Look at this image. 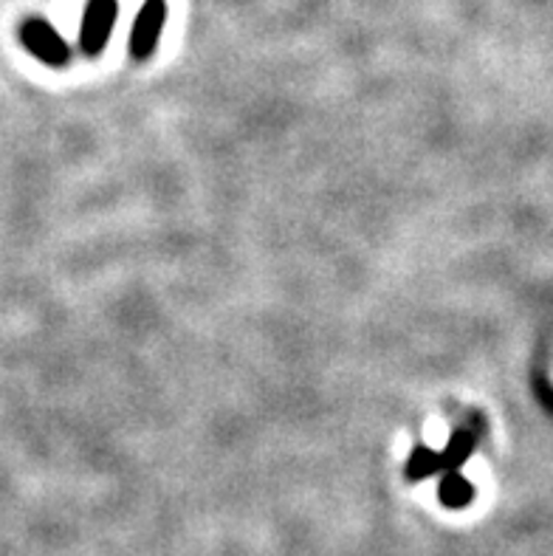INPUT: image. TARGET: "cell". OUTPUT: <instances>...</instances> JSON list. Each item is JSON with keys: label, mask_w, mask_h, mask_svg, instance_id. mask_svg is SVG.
Masks as SVG:
<instances>
[{"label": "cell", "mask_w": 553, "mask_h": 556, "mask_svg": "<svg viewBox=\"0 0 553 556\" xmlns=\"http://www.w3.org/2000/svg\"><path fill=\"white\" fill-rule=\"evenodd\" d=\"M21 40L40 63L51 65V68H63V65H68V42L60 37V31H56L51 23L40 21V17H28L21 26Z\"/></svg>", "instance_id": "cell-1"}, {"label": "cell", "mask_w": 553, "mask_h": 556, "mask_svg": "<svg viewBox=\"0 0 553 556\" xmlns=\"http://www.w3.org/2000/svg\"><path fill=\"white\" fill-rule=\"evenodd\" d=\"M164 23H167V3L164 0H144L134 21L130 31V54L134 60H148L155 51V42L162 37Z\"/></svg>", "instance_id": "cell-3"}, {"label": "cell", "mask_w": 553, "mask_h": 556, "mask_svg": "<svg viewBox=\"0 0 553 556\" xmlns=\"http://www.w3.org/2000/svg\"><path fill=\"white\" fill-rule=\"evenodd\" d=\"M483 435V416H469V421L457 427L441 452V472H461V466L472 458L477 441Z\"/></svg>", "instance_id": "cell-4"}, {"label": "cell", "mask_w": 553, "mask_h": 556, "mask_svg": "<svg viewBox=\"0 0 553 556\" xmlns=\"http://www.w3.org/2000/svg\"><path fill=\"white\" fill-rule=\"evenodd\" d=\"M435 472H441V455H435L429 446L418 444L413 455H410V460H406V480H410V483H418V480L429 478V475Z\"/></svg>", "instance_id": "cell-6"}, {"label": "cell", "mask_w": 553, "mask_h": 556, "mask_svg": "<svg viewBox=\"0 0 553 556\" xmlns=\"http://www.w3.org/2000/svg\"><path fill=\"white\" fill-rule=\"evenodd\" d=\"M120 14V3L116 0H88L83 14V28H79V46L88 56L102 54L111 28Z\"/></svg>", "instance_id": "cell-2"}, {"label": "cell", "mask_w": 553, "mask_h": 556, "mask_svg": "<svg viewBox=\"0 0 553 556\" xmlns=\"http://www.w3.org/2000/svg\"><path fill=\"white\" fill-rule=\"evenodd\" d=\"M438 497L447 508H466L475 501V489L461 472H447V478L441 480V489H438Z\"/></svg>", "instance_id": "cell-5"}]
</instances>
